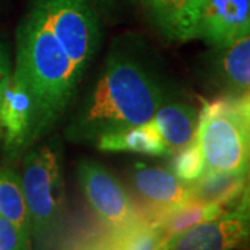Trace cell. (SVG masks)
Wrapping results in <instances>:
<instances>
[{"label":"cell","mask_w":250,"mask_h":250,"mask_svg":"<svg viewBox=\"0 0 250 250\" xmlns=\"http://www.w3.org/2000/svg\"><path fill=\"white\" fill-rule=\"evenodd\" d=\"M189 200L223 207L238 205L248 196V172L207 171L193 182H189Z\"/></svg>","instance_id":"obj_12"},{"label":"cell","mask_w":250,"mask_h":250,"mask_svg":"<svg viewBox=\"0 0 250 250\" xmlns=\"http://www.w3.org/2000/svg\"><path fill=\"white\" fill-rule=\"evenodd\" d=\"M156 25L172 41L196 38L200 10L205 0H145Z\"/></svg>","instance_id":"obj_11"},{"label":"cell","mask_w":250,"mask_h":250,"mask_svg":"<svg viewBox=\"0 0 250 250\" xmlns=\"http://www.w3.org/2000/svg\"><path fill=\"white\" fill-rule=\"evenodd\" d=\"M161 103L160 88L138 62L111 57L68 135L77 141L98 139L110 131L146 124Z\"/></svg>","instance_id":"obj_1"},{"label":"cell","mask_w":250,"mask_h":250,"mask_svg":"<svg viewBox=\"0 0 250 250\" xmlns=\"http://www.w3.org/2000/svg\"><path fill=\"white\" fill-rule=\"evenodd\" d=\"M217 71L224 86L232 96L249 95L250 85V38L241 36L231 43L218 46Z\"/></svg>","instance_id":"obj_15"},{"label":"cell","mask_w":250,"mask_h":250,"mask_svg":"<svg viewBox=\"0 0 250 250\" xmlns=\"http://www.w3.org/2000/svg\"><path fill=\"white\" fill-rule=\"evenodd\" d=\"M249 107V95L206 103L199 114L195 136L206 172H248Z\"/></svg>","instance_id":"obj_3"},{"label":"cell","mask_w":250,"mask_h":250,"mask_svg":"<svg viewBox=\"0 0 250 250\" xmlns=\"http://www.w3.org/2000/svg\"><path fill=\"white\" fill-rule=\"evenodd\" d=\"M0 250H28V239L3 215H0Z\"/></svg>","instance_id":"obj_20"},{"label":"cell","mask_w":250,"mask_h":250,"mask_svg":"<svg viewBox=\"0 0 250 250\" xmlns=\"http://www.w3.org/2000/svg\"><path fill=\"white\" fill-rule=\"evenodd\" d=\"M175 153L171 161V172L182 182H193L206 172V164L196 141L187 145Z\"/></svg>","instance_id":"obj_19"},{"label":"cell","mask_w":250,"mask_h":250,"mask_svg":"<svg viewBox=\"0 0 250 250\" xmlns=\"http://www.w3.org/2000/svg\"><path fill=\"white\" fill-rule=\"evenodd\" d=\"M0 215L14 224L25 239L29 238L31 223L21 179L11 170H0Z\"/></svg>","instance_id":"obj_17"},{"label":"cell","mask_w":250,"mask_h":250,"mask_svg":"<svg viewBox=\"0 0 250 250\" xmlns=\"http://www.w3.org/2000/svg\"><path fill=\"white\" fill-rule=\"evenodd\" d=\"M250 0H205L197 21L196 38L224 46L249 35Z\"/></svg>","instance_id":"obj_8"},{"label":"cell","mask_w":250,"mask_h":250,"mask_svg":"<svg viewBox=\"0 0 250 250\" xmlns=\"http://www.w3.org/2000/svg\"><path fill=\"white\" fill-rule=\"evenodd\" d=\"M116 235L120 250H161L163 246L160 229L143 218L128 228L116 231Z\"/></svg>","instance_id":"obj_18"},{"label":"cell","mask_w":250,"mask_h":250,"mask_svg":"<svg viewBox=\"0 0 250 250\" xmlns=\"http://www.w3.org/2000/svg\"><path fill=\"white\" fill-rule=\"evenodd\" d=\"M16 70L35 99L32 138L62 113L81 75L35 3L18 29Z\"/></svg>","instance_id":"obj_2"},{"label":"cell","mask_w":250,"mask_h":250,"mask_svg":"<svg viewBox=\"0 0 250 250\" xmlns=\"http://www.w3.org/2000/svg\"><path fill=\"white\" fill-rule=\"evenodd\" d=\"M47 27L80 75L99 46V21L89 0H35Z\"/></svg>","instance_id":"obj_5"},{"label":"cell","mask_w":250,"mask_h":250,"mask_svg":"<svg viewBox=\"0 0 250 250\" xmlns=\"http://www.w3.org/2000/svg\"><path fill=\"white\" fill-rule=\"evenodd\" d=\"M227 211V208L218 205H205L195 200H187L181 205L175 206L163 211L147 223L160 229L163 235V245L185 232L190 227L196 224L214 220Z\"/></svg>","instance_id":"obj_16"},{"label":"cell","mask_w":250,"mask_h":250,"mask_svg":"<svg viewBox=\"0 0 250 250\" xmlns=\"http://www.w3.org/2000/svg\"><path fill=\"white\" fill-rule=\"evenodd\" d=\"M171 154L195 141L199 114L184 103H161L152 118Z\"/></svg>","instance_id":"obj_13"},{"label":"cell","mask_w":250,"mask_h":250,"mask_svg":"<svg viewBox=\"0 0 250 250\" xmlns=\"http://www.w3.org/2000/svg\"><path fill=\"white\" fill-rule=\"evenodd\" d=\"M249 238V195L231 210L166 242L161 250H233Z\"/></svg>","instance_id":"obj_7"},{"label":"cell","mask_w":250,"mask_h":250,"mask_svg":"<svg viewBox=\"0 0 250 250\" xmlns=\"http://www.w3.org/2000/svg\"><path fill=\"white\" fill-rule=\"evenodd\" d=\"M135 190L147 205L142 214L149 221L163 211L189 200V185L182 182L170 170L138 164L132 172Z\"/></svg>","instance_id":"obj_10"},{"label":"cell","mask_w":250,"mask_h":250,"mask_svg":"<svg viewBox=\"0 0 250 250\" xmlns=\"http://www.w3.org/2000/svg\"><path fill=\"white\" fill-rule=\"evenodd\" d=\"M98 147L103 152H134L150 156L171 154L153 121L106 132L98 138Z\"/></svg>","instance_id":"obj_14"},{"label":"cell","mask_w":250,"mask_h":250,"mask_svg":"<svg viewBox=\"0 0 250 250\" xmlns=\"http://www.w3.org/2000/svg\"><path fill=\"white\" fill-rule=\"evenodd\" d=\"M11 70H10V60L6 50L0 46V111H1V102H3V95H4V88L7 85ZM3 135L1 131V123H0V138Z\"/></svg>","instance_id":"obj_22"},{"label":"cell","mask_w":250,"mask_h":250,"mask_svg":"<svg viewBox=\"0 0 250 250\" xmlns=\"http://www.w3.org/2000/svg\"><path fill=\"white\" fill-rule=\"evenodd\" d=\"M35 117V99L22 77L14 71L4 88L0 111L1 136L9 152L18 150L28 138H32Z\"/></svg>","instance_id":"obj_9"},{"label":"cell","mask_w":250,"mask_h":250,"mask_svg":"<svg viewBox=\"0 0 250 250\" xmlns=\"http://www.w3.org/2000/svg\"><path fill=\"white\" fill-rule=\"evenodd\" d=\"M78 177L92 210L111 231H121L142 220L128 192L104 167L93 161H82Z\"/></svg>","instance_id":"obj_6"},{"label":"cell","mask_w":250,"mask_h":250,"mask_svg":"<svg viewBox=\"0 0 250 250\" xmlns=\"http://www.w3.org/2000/svg\"><path fill=\"white\" fill-rule=\"evenodd\" d=\"M21 187L31 229L39 241L54 232L62 218L64 189L59 156L50 147L31 152L24 161Z\"/></svg>","instance_id":"obj_4"},{"label":"cell","mask_w":250,"mask_h":250,"mask_svg":"<svg viewBox=\"0 0 250 250\" xmlns=\"http://www.w3.org/2000/svg\"><path fill=\"white\" fill-rule=\"evenodd\" d=\"M74 250H120L118 249L116 231L110 229V232L106 233V235L85 242Z\"/></svg>","instance_id":"obj_21"}]
</instances>
